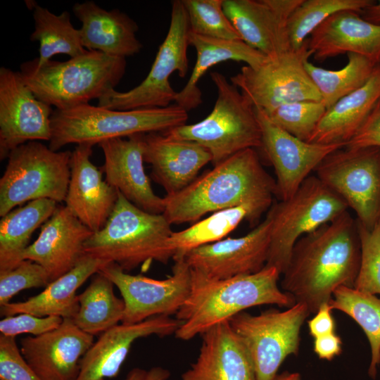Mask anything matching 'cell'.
<instances>
[{
  "instance_id": "1",
  "label": "cell",
  "mask_w": 380,
  "mask_h": 380,
  "mask_svg": "<svg viewBox=\"0 0 380 380\" xmlns=\"http://www.w3.org/2000/svg\"><path fill=\"white\" fill-rule=\"evenodd\" d=\"M360 259L357 221L346 210L297 241L281 274V290L315 313L337 288L354 287Z\"/></svg>"
},
{
  "instance_id": "2",
  "label": "cell",
  "mask_w": 380,
  "mask_h": 380,
  "mask_svg": "<svg viewBox=\"0 0 380 380\" xmlns=\"http://www.w3.org/2000/svg\"><path fill=\"white\" fill-rule=\"evenodd\" d=\"M277 196L276 181L255 148L241 151L215 165L178 193L164 197L170 224L193 223L216 211L249 205L261 217Z\"/></svg>"
},
{
  "instance_id": "3",
  "label": "cell",
  "mask_w": 380,
  "mask_h": 380,
  "mask_svg": "<svg viewBox=\"0 0 380 380\" xmlns=\"http://www.w3.org/2000/svg\"><path fill=\"white\" fill-rule=\"evenodd\" d=\"M280 275L275 267L265 266L254 274L213 279L191 269V290L176 314L182 323L175 336L190 340L253 306L274 304L291 308L296 300L279 289Z\"/></svg>"
},
{
  "instance_id": "4",
  "label": "cell",
  "mask_w": 380,
  "mask_h": 380,
  "mask_svg": "<svg viewBox=\"0 0 380 380\" xmlns=\"http://www.w3.org/2000/svg\"><path fill=\"white\" fill-rule=\"evenodd\" d=\"M126 66L125 58L87 51L64 62L51 59L40 65L34 58L22 63L19 72L37 99L65 110L99 100L115 89Z\"/></svg>"
},
{
  "instance_id": "5",
  "label": "cell",
  "mask_w": 380,
  "mask_h": 380,
  "mask_svg": "<svg viewBox=\"0 0 380 380\" xmlns=\"http://www.w3.org/2000/svg\"><path fill=\"white\" fill-rule=\"evenodd\" d=\"M172 232L163 214L144 211L119 192L105 226L85 242L84 253L126 272L139 266L146 270L153 261L167 264L172 259L168 247Z\"/></svg>"
},
{
  "instance_id": "6",
  "label": "cell",
  "mask_w": 380,
  "mask_h": 380,
  "mask_svg": "<svg viewBox=\"0 0 380 380\" xmlns=\"http://www.w3.org/2000/svg\"><path fill=\"white\" fill-rule=\"evenodd\" d=\"M188 112L172 104L165 108L113 110L89 103L54 109L49 147L58 151L70 144L94 146L116 138L151 132L163 133L186 124Z\"/></svg>"
},
{
  "instance_id": "7",
  "label": "cell",
  "mask_w": 380,
  "mask_h": 380,
  "mask_svg": "<svg viewBox=\"0 0 380 380\" xmlns=\"http://www.w3.org/2000/svg\"><path fill=\"white\" fill-rule=\"evenodd\" d=\"M210 77L217 89L211 113L203 120L182 125L162 134L194 141L206 148L213 166L248 148L262 147V134L254 106L220 72Z\"/></svg>"
},
{
  "instance_id": "8",
  "label": "cell",
  "mask_w": 380,
  "mask_h": 380,
  "mask_svg": "<svg viewBox=\"0 0 380 380\" xmlns=\"http://www.w3.org/2000/svg\"><path fill=\"white\" fill-rule=\"evenodd\" d=\"M72 151H54L37 141L13 149L0 179V216L40 198L65 201L70 178Z\"/></svg>"
},
{
  "instance_id": "9",
  "label": "cell",
  "mask_w": 380,
  "mask_h": 380,
  "mask_svg": "<svg viewBox=\"0 0 380 380\" xmlns=\"http://www.w3.org/2000/svg\"><path fill=\"white\" fill-rule=\"evenodd\" d=\"M344 201L317 177L309 176L289 199L273 203L270 243L265 267L285 271L297 241L348 210Z\"/></svg>"
},
{
  "instance_id": "10",
  "label": "cell",
  "mask_w": 380,
  "mask_h": 380,
  "mask_svg": "<svg viewBox=\"0 0 380 380\" xmlns=\"http://www.w3.org/2000/svg\"><path fill=\"white\" fill-rule=\"evenodd\" d=\"M189 32L188 16L182 0L173 1L167 33L146 78L127 91H108L98 100L97 106L119 110L171 106L177 91L170 85L169 78L175 72L180 77H184L188 72Z\"/></svg>"
},
{
  "instance_id": "11",
  "label": "cell",
  "mask_w": 380,
  "mask_h": 380,
  "mask_svg": "<svg viewBox=\"0 0 380 380\" xmlns=\"http://www.w3.org/2000/svg\"><path fill=\"white\" fill-rule=\"evenodd\" d=\"M310 314L306 305L296 303L284 311L241 312L229 319L251 356L255 380H274L284 360L298 354L300 329Z\"/></svg>"
},
{
  "instance_id": "12",
  "label": "cell",
  "mask_w": 380,
  "mask_h": 380,
  "mask_svg": "<svg viewBox=\"0 0 380 380\" xmlns=\"http://www.w3.org/2000/svg\"><path fill=\"white\" fill-rule=\"evenodd\" d=\"M329 189L372 229L380 221V147H343L328 155L315 170Z\"/></svg>"
},
{
  "instance_id": "13",
  "label": "cell",
  "mask_w": 380,
  "mask_h": 380,
  "mask_svg": "<svg viewBox=\"0 0 380 380\" xmlns=\"http://www.w3.org/2000/svg\"><path fill=\"white\" fill-rule=\"evenodd\" d=\"M310 56L308 39L298 50L291 49L256 67L243 66L230 81L254 107L265 113L291 102L322 101L305 70Z\"/></svg>"
},
{
  "instance_id": "14",
  "label": "cell",
  "mask_w": 380,
  "mask_h": 380,
  "mask_svg": "<svg viewBox=\"0 0 380 380\" xmlns=\"http://www.w3.org/2000/svg\"><path fill=\"white\" fill-rule=\"evenodd\" d=\"M172 274L156 279L129 274L114 262H106L99 273L118 289L125 305L122 323L134 324L158 315L177 314L191 290V268L184 258H175Z\"/></svg>"
},
{
  "instance_id": "15",
  "label": "cell",
  "mask_w": 380,
  "mask_h": 380,
  "mask_svg": "<svg viewBox=\"0 0 380 380\" xmlns=\"http://www.w3.org/2000/svg\"><path fill=\"white\" fill-rule=\"evenodd\" d=\"M53 108L36 97L19 71L0 68V158L29 141H50Z\"/></svg>"
},
{
  "instance_id": "16",
  "label": "cell",
  "mask_w": 380,
  "mask_h": 380,
  "mask_svg": "<svg viewBox=\"0 0 380 380\" xmlns=\"http://www.w3.org/2000/svg\"><path fill=\"white\" fill-rule=\"evenodd\" d=\"M254 108L261 129V148L274 169L280 201L291 198L328 155L346 145L300 140L274 124L262 110Z\"/></svg>"
},
{
  "instance_id": "17",
  "label": "cell",
  "mask_w": 380,
  "mask_h": 380,
  "mask_svg": "<svg viewBox=\"0 0 380 380\" xmlns=\"http://www.w3.org/2000/svg\"><path fill=\"white\" fill-rule=\"evenodd\" d=\"M271 227L272 216L267 211L262 222L246 235L194 248L184 255V260L191 270L213 279L258 272L267 263Z\"/></svg>"
},
{
  "instance_id": "18",
  "label": "cell",
  "mask_w": 380,
  "mask_h": 380,
  "mask_svg": "<svg viewBox=\"0 0 380 380\" xmlns=\"http://www.w3.org/2000/svg\"><path fill=\"white\" fill-rule=\"evenodd\" d=\"M302 0H223V9L242 41L268 58L291 49L288 20Z\"/></svg>"
},
{
  "instance_id": "19",
  "label": "cell",
  "mask_w": 380,
  "mask_h": 380,
  "mask_svg": "<svg viewBox=\"0 0 380 380\" xmlns=\"http://www.w3.org/2000/svg\"><path fill=\"white\" fill-rule=\"evenodd\" d=\"M94 342L72 319L45 334L20 339L24 359L41 380H76L80 362Z\"/></svg>"
},
{
  "instance_id": "20",
  "label": "cell",
  "mask_w": 380,
  "mask_h": 380,
  "mask_svg": "<svg viewBox=\"0 0 380 380\" xmlns=\"http://www.w3.org/2000/svg\"><path fill=\"white\" fill-rule=\"evenodd\" d=\"M145 134L106 140L98 144L104 156L106 181L126 199L150 213L163 214L164 198L157 196L144 166Z\"/></svg>"
},
{
  "instance_id": "21",
  "label": "cell",
  "mask_w": 380,
  "mask_h": 380,
  "mask_svg": "<svg viewBox=\"0 0 380 380\" xmlns=\"http://www.w3.org/2000/svg\"><path fill=\"white\" fill-rule=\"evenodd\" d=\"M176 317L158 315L134 324H118L100 334L80 362L76 380L116 377L133 343L141 338L175 334L182 324Z\"/></svg>"
},
{
  "instance_id": "22",
  "label": "cell",
  "mask_w": 380,
  "mask_h": 380,
  "mask_svg": "<svg viewBox=\"0 0 380 380\" xmlns=\"http://www.w3.org/2000/svg\"><path fill=\"white\" fill-rule=\"evenodd\" d=\"M94 232L65 205L44 222L37 240L23 253L42 266L50 282L73 269L85 255L84 243Z\"/></svg>"
},
{
  "instance_id": "23",
  "label": "cell",
  "mask_w": 380,
  "mask_h": 380,
  "mask_svg": "<svg viewBox=\"0 0 380 380\" xmlns=\"http://www.w3.org/2000/svg\"><path fill=\"white\" fill-rule=\"evenodd\" d=\"M90 144L77 145L70 158L65 206L93 232L101 230L112 213L119 191L103 179L91 161Z\"/></svg>"
},
{
  "instance_id": "24",
  "label": "cell",
  "mask_w": 380,
  "mask_h": 380,
  "mask_svg": "<svg viewBox=\"0 0 380 380\" xmlns=\"http://www.w3.org/2000/svg\"><path fill=\"white\" fill-rule=\"evenodd\" d=\"M202 336L198 357L182 374V380H255L251 356L229 320Z\"/></svg>"
},
{
  "instance_id": "25",
  "label": "cell",
  "mask_w": 380,
  "mask_h": 380,
  "mask_svg": "<svg viewBox=\"0 0 380 380\" xmlns=\"http://www.w3.org/2000/svg\"><path fill=\"white\" fill-rule=\"evenodd\" d=\"M144 143V162L151 165L153 179L164 188L166 195L186 188L212 161L210 152L194 141L151 132L145 134Z\"/></svg>"
},
{
  "instance_id": "26",
  "label": "cell",
  "mask_w": 380,
  "mask_h": 380,
  "mask_svg": "<svg viewBox=\"0 0 380 380\" xmlns=\"http://www.w3.org/2000/svg\"><path fill=\"white\" fill-rule=\"evenodd\" d=\"M308 48L317 61L344 53H355L380 63V25L365 20L354 11H338L321 24L308 38Z\"/></svg>"
},
{
  "instance_id": "27",
  "label": "cell",
  "mask_w": 380,
  "mask_h": 380,
  "mask_svg": "<svg viewBox=\"0 0 380 380\" xmlns=\"http://www.w3.org/2000/svg\"><path fill=\"white\" fill-rule=\"evenodd\" d=\"M72 11L82 24L79 30L87 50L125 58L141 51L138 25L126 13L117 8L107 11L93 1L76 3Z\"/></svg>"
},
{
  "instance_id": "28",
  "label": "cell",
  "mask_w": 380,
  "mask_h": 380,
  "mask_svg": "<svg viewBox=\"0 0 380 380\" xmlns=\"http://www.w3.org/2000/svg\"><path fill=\"white\" fill-rule=\"evenodd\" d=\"M106 262L85 255L70 271L51 281L39 294L28 299L8 303L1 307V315L6 317L28 313L37 317L58 316L73 319L79 303L76 292Z\"/></svg>"
},
{
  "instance_id": "29",
  "label": "cell",
  "mask_w": 380,
  "mask_h": 380,
  "mask_svg": "<svg viewBox=\"0 0 380 380\" xmlns=\"http://www.w3.org/2000/svg\"><path fill=\"white\" fill-rule=\"evenodd\" d=\"M380 99V63L368 80L327 109L308 142L347 144L359 131Z\"/></svg>"
},
{
  "instance_id": "30",
  "label": "cell",
  "mask_w": 380,
  "mask_h": 380,
  "mask_svg": "<svg viewBox=\"0 0 380 380\" xmlns=\"http://www.w3.org/2000/svg\"><path fill=\"white\" fill-rule=\"evenodd\" d=\"M189 45L196 51V61L184 87L177 93L175 104L187 112L202 103L198 82L213 66L224 61H242L256 67L269 58L242 40H227L204 37L189 32Z\"/></svg>"
},
{
  "instance_id": "31",
  "label": "cell",
  "mask_w": 380,
  "mask_h": 380,
  "mask_svg": "<svg viewBox=\"0 0 380 380\" xmlns=\"http://www.w3.org/2000/svg\"><path fill=\"white\" fill-rule=\"evenodd\" d=\"M56 202L40 198L13 209L0 221V273L11 270L23 260L33 232L56 210Z\"/></svg>"
},
{
  "instance_id": "32",
  "label": "cell",
  "mask_w": 380,
  "mask_h": 380,
  "mask_svg": "<svg viewBox=\"0 0 380 380\" xmlns=\"http://www.w3.org/2000/svg\"><path fill=\"white\" fill-rule=\"evenodd\" d=\"M261 217L249 205H239L213 213L189 227L173 232L168 240L172 259L184 258L190 251L220 241L234 230L242 221L251 226L258 223Z\"/></svg>"
},
{
  "instance_id": "33",
  "label": "cell",
  "mask_w": 380,
  "mask_h": 380,
  "mask_svg": "<svg viewBox=\"0 0 380 380\" xmlns=\"http://www.w3.org/2000/svg\"><path fill=\"white\" fill-rule=\"evenodd\" d=\"M113 286L108 278L97 272L77 295L79 309L72 319L80 329L94 336L122 322L125 305L115 295Z\"/></svg>"
},
{
  "instance_id": "34",
  "label": "cell",
  "mask_w": 380,
  "mask_h": 380,
  "mask_svg": "<svg viewBox=\"0 0 380 380\" xmlns=\"http://www.w3.org/2000/svg\"><path fill=\"white\" fill-rule=\"evenodd\" d=\"M33 18L34 30L30 39L39 44V55L34 58L37 65L44 63L57 54L74 58L88 51L83 46L80 30L74 27L68 11L56 15L36 3Z\"/></svg>"
},
{
  "instance_id": "35",
  "label": "cell",
  "mask_w": 380,
  "mask_h": 380,
  "mask_svg": "<svg viewBox=\"0 0 380 380\" xmlns=\"http://www.w3.org/2000/svg\"><path fill=\"white\" fill-rule=\"evenodd\" d=\"M329 303L333 310L346 313L363 330L371 350L368 373L374 379L380 364V298L355 288L340 286Z\"/></svg>"
},
{
  "instance_id": "36",
  "label": "cell",
  "mask_w": 380,
  "mask_h": 380,
  "mask_svg": "<svg viewBox=\"0 0 380 380\" xmlns=\"http://www.w3.org/2000/svg\"><path fill=\"white\" fill-rule=\"evenodd\" d=\"M348 63L338 70H328L308 61L305 70L317 89L327 109L362 87L377 65L359 54L348 53Z\"/></svg>"
},
{
  "instance_id": "37",
  "label": "cell",
  "mask_w": 380,
  "mask_h": 380,
  "mask_svg": "<svg viewBox=\"0 0 380 380\" xmlns=\"http://www.w3.org/2000/svg\"><path fill=\"white\" fill-rule=\"evenodd\" d=\"M373 0H302L288 20L291 47L298 50L327 18L341 11L362 13Z\"/></svg>"
},
{
  "instance_id": "38",
  "label": "cell",
  "mask_w": 380,
  "mask_h": 380,
  "mask_svg": "<svg viewBox=\"0 0 380 380\" xmlns=\"http://www.w3.org/2000/svg\"><path fill=\"white\" fill-rule=\"evenodd\" d=\"M190 32L215 39L241 40L223 9V0H182Z\"/></svg>"
},
{
  "instance_id": "39",
  "label": "cell",
  "mask_w": 380,
  "mask_h": 380,
  "mask_svg": "<svg viewBox=\"0 0 380 380\" xmlns=\"http://www.w3.org/2000/svg\"><path fill=\"white\" fill-rule=\"evenodd\" d=\"M326 110L322 101L305 100L286 103L268 113H264L283 130L308 141Z\"/></svg>"
},
{
  "instance_id": "40",
  "label": "cell",
  "mask_w": 380,
  "mask_h": 380,
  "mask_svg": "<svg viewBox=\"0 0 380 380\" xmlns=\"http://www.w3.org/2000/svg\"><path fill=\"white\" fill-rule=\"evenodd\" d=\"M361 259L354 287L362 292L380 295V221L367 229L357 222Z\"/></svg>"
},
{
  "instance_id": "41",
  "label": "cell",
  "mask_w": 380,
  "mask_h": 380,
  "mask_svg": "<svg viewBox=\"0 0 380 380\" xmlns=\"http://www.w3.org/2000/svg\"><path fill=\"white\" fill-rule=\"evenodd\" d=\"M49 283V274L42 266L25 260L11 270L0 273V307L24 289L46 287Z\"/></svg>"
},
{
  "instance_id": "42",
  "label": "cell",
  "mask_w": 380,
  "mask_h": 380,
  "mask_svg": "<svg viewBox=\"0 0 380 380\" xmlns=\"http://www.w3.org/2000/svg\"><path fill=\"white\" fill-rule=\"evenodd\" d=\"M0 379L41 380L22 355L15 337L0 335Z\"/></svg>"
},
{
  "instance_id": "43",
  "label": "cell",
  "mask_w": 380,
  "mask_h": 380,
  "mask_svg": "<svg viewBox=\"0 0 380 380\" xmlns=\"http://www.w3.org/2000/svg\"><path fill=\"white\" fill-rule=\"evenodd\" d=\"M63 318L58 316L37 317L28 313H20L4 317L0 321L1 335L16 337L22 334L39 336L58 327Z\"/></svg>"
},
{
  "instance_id": "44",
  "label": "cell",
  "mask_w": 380,
  "mask_h": 380,
  "mask_svg": "<svg viewBox=\"0 0 380 380\" xmlns=\"http://www.w3.org/2000/svg\"><path fill=\"white\" fill-rule=\"evenodd\" d=\"M380 147V99L357 134L346 145L347 148Z\"/></svg>"
},
{
  "instance_id": "45",
  "label": "cell",
  "mask_w": 380,
  "mask_h": 380,
  "mask_svg": "<svg viewBox=\"0 0 380 380\" xmlns=\"http://www.w3.org/2000/svg\"><path fill=\"white\" fill-rule=\"evenodd\" d=\"M332 310L329 303H325L308 322L310 334L314 338L334 333L335 321L332 316Z\"/></svg>"
},
{
  "instance_id": "46",
  "label": "cell",
  "mask_w": 380,
  "mask_h": 380,
  "mask_svg": "<svg viewBox=\"0 0 380 380\" xmlns=\"http://www.w3.org/2000/svg\"><path fill=\"white\" fill-rule=\"evenodd\" d=\"M314 352L322 360H331L342 351V341L334 333L315 338Z\"/></svg>"
},
{
  "instance_id": "47",
  "label": "cell",
  "mask_w": 380,
  "mask_h": 380,
  "mask_svg": "<svg viewBox=\"0 0 380 380\" xmlns=\"http://www.w3.org/2000/svg\"><path fill=\"white\" fill-rule=\"evenodd\" d=\"M170 376L169 370L159 366L149 369L135 367L127 373L123 380H167Z\"/></svg>"
},
{
  "instance_id": "48",
  "label": "cell",
  "mask_w": 380,
  "mask_h": 380,
  "mask_svg": "<svg viewBox=\"0 0 380 380\" xmlns=\"http://www.w3.org/2000/svg\"><path fill=\"white\" fill-rule=\"evenodd\" d=\"M361 15L368 22L380 25V0L377 2L374 1V3L363 10Z\"/></svg>"
},
{
  "instance_id": "49",
  "label": "cell",
  "mask_w": 380,
  "mask_h": 380,
  "mask_svg": "<svg viewBox=\"0 0 380 380\" xmlns=\"http://www.w3.org/2000/svg\"><path fill=\"white\" fill-rule=\"evenodd\" d=\"M274 380H301V378L297 372L291 373L285 371L280 374H277Z\"/></svg>"
}]
</instances>
